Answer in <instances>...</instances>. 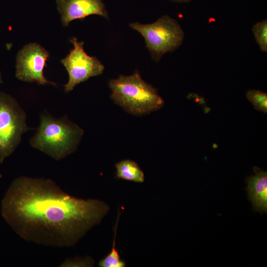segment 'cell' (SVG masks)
I'll use <instances>...</instances> for the list:
<instances>
[{"label":"cell","instance_id":"1","mask_svg":"<svg viewBox=\"0 0 267 267\" xmlns=\"http://www.w3.org/2000/svg\"><path fill=\"white\" fill-rule=\"evenodd\" d=\"M110 211L105 202L78 198L52 180L21 176L8 187L1 216L24 240L46 246L75 245Z\"/></svg>","mask_w":267,"mask_h":267},{"label":"cell","instance_id":"2","mask_svg":"<svg viewBox=\"0 0 267 267\" xmlns=\"http://www.w3.org/2000/svg\"><path fill=\"white\" fill-rule=\"evenodd\" d=\"M83 134V130L66 116L57 118L42 114L39 126L29 142L33 148L58 161L77 150Z\"/></svg>","mask_w":267,"mask_h":267},{"label":"cell","instance_id":"3","mask_svg":"<svg viewBox=\"0 0 267 267\" xmlns=\"http://www.w3.org/2000/svg\"><path fill=\"white\" fill-rule=\"evenodd\" d=\"M111 99L130 114L141 116L159 110L164 105L156 89L144 81L138 71L132 75H120L109 82Z\"/></svg>","mask_w":267,"mask_h":267},{"label":"cell","instance_id":"4","mask_svg":"<svg viewBox=\"0 0 267 267\" xmlns=\"http://www.w3.org/2000/svg\"><path fill=\"white\" fill-rule=\"evenodd\" d=\"M129 25L143 36L147 48L156 61L165 53L178 48L184 39V32L179 23L168 15H164L151 24L134 22Z\"/></svg>","mask_w":267,"mask_h":267},{"label":"cell","instance_id":"5","mask_svg":"<svg viewBox=\"0 0 267 267\" xmlns=\"http://www.w3.org/2000/svg\"><path fill=\"white\" fill-rule=\"evenodd\" d=\"M26 114L11 95L0 92V163L10 156L31 129L26 124Z\"/></svg>","mask_w":267,"mask_h":267},{"label":"cell","instance_id":"6","mask_svg":"<svg viewBox=\"0 0 267 267\" xmlns=\"http://www.w3.org/2000/svg\"><path fill=\"white\" fill-rule=\"evenodd\" d=\"M70 42L73 48L61 60L69 75L68 81L64 85V91L66 92L72 91L76 85L90 77L102 74L105 68L96 57L87 54L83 42H79L77 38L73 37Z\"/></svg>","mask_w":267,"mask_h":267},{"label":"cell","instance_id":"7","mask_svg":"<svg viewBox=\"0 0 267 267\" xmlns=\"http://www.w3.org/2000/svg\"><path fill=\"white\" fill-rule=\"evenodd\" d=\"M49 56V53L39 44L29 43L25 45L17 55L16 78L23 82L55 86L56 83L47 80L44 75Z\"/></svg>","mask_w":267,"mask_h":267},{"label":"cell","instance_id":"8","mask_svg":"<svg viewBox=\"0 0 267 267\" xmlns=\"http://www.w3.org/2000/svg\"><path fill=\"white\" fill-rule=\"evenodd\" d=\"M56 2L64 26H68L73 20H83L91 15L108 18L103 0H56Z\"/></svg>","mask_w":267,"mask_h":267},{"label":"cell","instance_id":"9","mask_svg":"<svg viewBox=\"0 0 267 267\" xmlns=\"http://www.w3.org/2000/svg\"><path fill=\"white\" fill-rule=\"evenodd\" d=\"M255 175L247 177L246 190L253 210L262 214L267 213V172L257 167L253 168Z\"/></svg>","mask_w":267,"mask_h":267},{"label":"cell","instance_id":"10","mask_svg":"<svg viewBox=\"0 0 267 267\" xmlns=\"http://www.w3.org/2000/svg\"><path fill=\"white\" fill-rule=\"evenodd\" d=\"M117 178L137 183H142L145 179L143 171L134 161L126 159L115 164Z\"/></svg>","mask_w":267,"mask_h":267},{"label":"cell","instance_id":"11","mask_svg":"<svg viewBox=\"0 0 267 267\" xmlns=\"http://www.w3.org/2000/svg\"><path fill=\"white\" fill-rule=\"evenodd\" d=\"M120 215V213L119 209H118V217L114 229V235L111 250L106 256L100 260L98 264L99 267H124L126 266L125 262L121 259L118 251L116 248L117 230Z\"/></svg>","mask_w":267,"mask_h":267},{"label":"cell","instance_id":"12","mask_svg":"<svg viewBox=\"0 0 267 267\" xmlns=\"http://www.w3.org/2000/svg\"><path fill=\"white\" fill-rule=\"evenodd\" d=\"M246 95L256 110L267 113V94L266 93L259 90L252 89L249 90Z\"/></svg>","mask_w":267,"mask_h":267},{"label":"cell","instance_id":"13","mask_svg":"<svg viewBox=\"0 0 267 267\" xmlns=\"http://www.w3.org/2000/svg\"><path fill=\"white\" fill-rule=\"evenodd\" d=\"M252 31L256 42L260 49L264 52L267 51V21L264 20L256 23L253 27Z\"/></svg>","mask_w":267,"mask_h":267},{"label":"cell","instance_id":"14","mask_svg":"<svg viewBox=\"0 0 267 267\" xmlns=\"http://www.w3.org/2000/svg\"><path fill=\"white\" fill-rule=\"evenodd\" d=\"M94 265V261L89 257L74 258H68L63 261L59 267H92Z\"/></svg>","mask_w":267,"mask_h":267},{"label":"cell","instance_id":"15","mask_svg":"<svg viewBox=\"0 0 267 267\" xmlns=\"http://www.w3.org/2000/svg\"><path fill=\"white\" fill-rule=\"evenodd\" d=\"M176 2H188L192 0H169Z\"/></svg>","mask_w":267,"mask_h":267},{"label":"cell","instance_id":"16","mask_svg":"<svg viewBox=\"0 0 267 267\" xmlns=\"http://www.w3.org/2000/svg\"><path fill=\"white\" fill-rule=\"evenodd\" d=\"M2 83V77H1V73H0V83Z\"/></svg>","mask_w":267,"mask_h":267},{"label":"cell","instance_id":"17","mask_svg":"<svg viewBox=\"0 0 267 267\" xmlns=\"http://www.w3.org/2000/svg\"><path fill=\"white\" fill-rule=\"evenodd\" d=\"M1 177H2V175L0 173V178H1Z\"/></svg>","mask_w":267,"mask_h":267}]
</instances>
